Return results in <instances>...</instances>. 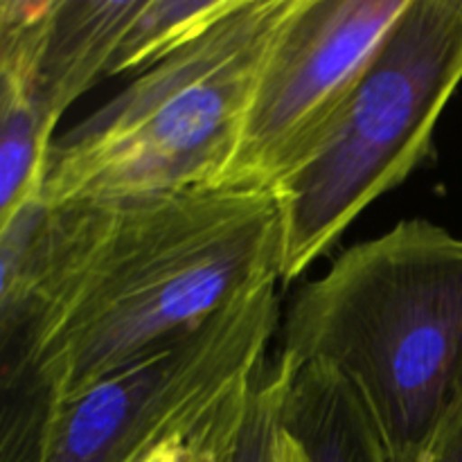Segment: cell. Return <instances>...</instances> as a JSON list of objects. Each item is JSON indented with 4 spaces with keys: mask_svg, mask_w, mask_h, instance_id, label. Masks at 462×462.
Masks as SVG:
<instances>
[{
    "mask_svg": "<svg viewBox=\"0 0 462 462\" xmlns=\"http://www.w3.org/2000/svg\"><path fill=\"white\" fill-rule=\"evenodd\" d=\"M280 424L310 462H388L361 397L347 379L325 365H293Z\"/></svg>",
    "mask_w": 462,
    "mask_h": 462,
    "instance_id": "cell-8",
    "label": "cell"
},
{
    "mask_svg": "<svg viewBox=\"0 0 462 462\" xmlns=\"http://www.w3.org/2000/svg\"><path fill=\"white\" fill-rule=\"evenodd\" d=\"M143 0H54L36 72V99L52 126L95 84L113 59Z\"/></svg>",
    "mask_w": 462,
    "mask_h": 462,
    "instance_id": "cell-7",
    "label": "cell"
},
{
    "mask_svg": "<svg viewBox=\"0 0 462 462\" xmlns=\"http://www.w3.org/2000/svg\"><path fill=\"white\" fill-rule=\"evenodd\" d=\"M291 370L293 365L278 352L273 364L262 368L201 462H289L280 406Z\"/></svg>",
    "mask_w": 462,
    "mask_h": 462,
    "instance_id": "cell-9",
    "label": "cell"
},
{
    "mask_svg": "<svg viewBox=\"0 0 462 462\" xmlns=\"http://www.w3.org/2000/svg\"><path fill=\"white\" fill-rule=\"evenodd\" d=\"M280 355L347 379L388 462H418L462 404V237L404 219L302 284Z\"/></svg>",
    "mask_w": 462,
    "mask_h": 462,
    "instance_id": "cell-2",
    "label": "cell"
},
{
    "mask_svg": "<svg viewBox=\"0 0 462 462\" xmlns=\"http://www.w3.org/2000/svg\"><path fill=\"white\" fill-rule=\"evenodd\" d=\"M278 325L271 282L75 397H3L0 462L153 460L255 383Z\"/></svg>",
    "mask_w": 462,
    "mask_h": 462,
    "instance_id": "cell-5",
    "label": "cell"
},
{
    "mask_svg": "<svg viewBox=\"0 0 462 462\" xmlns=\"http://www.w3.org/2000/svg\"><path fill=\"white\" fill-rule=\"evenodd\" d=\"M418 462H462V404L433 438Z\"/></svg>",
    "mask_w": 462,
    "mask_h": 462,
    "instance_id": "cell-11",
    "label": "cell"
},
{
    "mask_svg": "<svg viewBox=\"0 0 462 462\" xmlns=\"http://www.w3.org/2000/svg\"><path fill=\"white\" fill-rule=\"evenodd\" d=\"M235 3L237 0H143L113 59L111 77L156 66L224 18Z\"/></svg>",
    "mask_w": 462,
    "mask_h": 462,
    "instance_id": "cell-10",
    "label": "cell"
},
{
    "mask_svg": "<svg viewBox=\"0 0 462 462\" xmlns=\"http://www.w3.org/2000/svg\"><path fill=\"white\" fill-rule=\"evenodd\" d=\"M462 84V0H409L320 147L273 189L280 282L300 278L377 199L431 156Z\"/></svg>",
    "mask_w": 462,
    "mask_h": 462,
    "instance_id": "cell-4",
    "label": "cell"
},
{
    "mask_svg": "<svg viewBox=\"0 0 462 462\" xmlns=\"http://www.w3.org/2000/svg\"><path fill=\"white\" fill-rule=\"evenodd\" d=\"M280 429H282V424H280ZM282 438H284V447H287V458H289V462H310V460H307L305 451H302L300 447H298V442L293 440V438L289 436V433L284 431V429H282Z\"/></svg>",
    "mask_w": 462,
    "mask_h": 462,
    "instance_id": "cell-12",
    "label": "cell"
},
{
    "mask_svg": "<svg viewBox=\"0 0 462 462\" xmlns=\"http://www.w3.org/2000/svg\"><path fill=\"white\" fill-rule=\"evenodd\" d=\"M273 192L39 201L0 233L3 397L61 402L280 282Z\"/></svg>",
    "mask_w": 462,
    "mask_h": 462,
    "instance_id": "cell-1",
    "label": "cell"
},
{
    "mask_svg": "<svg viewBox=\"0 0 462 462\" xmlns=\"http://www.w3.org/2000/svg\"><path fill=\"white\" fill-rule=\"evenodd\" d=\"M409 0H296L253 88L228 188L273 192L329 134Z\"/></svg>",
    "mask_w": 462,
    "mask_h": 462,
    "instance_id": "cell-6",
    "label": "cell"
},
{
    "mask_svg": "<svg viewBox=\"0 0 462 462\" xmlns=\"http://www.w3.org/2000/svg\"><path fill=\"white\" fill-rule=\"evenodd\" d=\"M296 0H237L224 18L54 140L41 197L113 201L215 188L264 59Z\"/></svg>",
    "mask_w": 462,
    "mask_h": 462,
    "instance_id": "cell-3",
    "label": "cell"
}]
</instances>
